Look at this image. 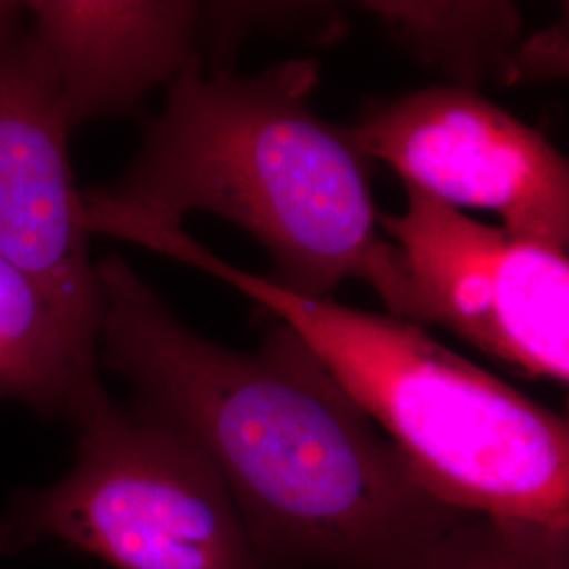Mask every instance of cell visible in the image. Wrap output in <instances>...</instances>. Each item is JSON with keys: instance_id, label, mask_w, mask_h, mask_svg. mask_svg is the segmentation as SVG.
Masks as SVG:
<instances>
[{"instance_id": "1", "label": "cell", "mask_w": 569, "mask_h": 569, "mask_svg": "<svg viewBox=\"0 0 569 569\" xmlns=\"http://www.w3.org/2000/svg\"><path fill=\"white\" fill-rule=\"evenodd\" d=\"M100 366L143 420L218 468L266 569H409L467 512L437 500L317 352L279 321L256 352L182 323L122 260L96 262Z\"/></svg>"}, {"instance_id": "2", "label": "cell", "mask_w": 569, "mask_h": 569, "mask_svg": "<svg viewBox=\"0 0 569 569\" xmlns=\"http://www.w3.org/2000/svg\"><path fill=\"white\" fill-rule=\"evenodd\" d=\"M319 74L317 60L258 74L188 66L121 178L82 192L87 230L127 239L204 211L262 244L266 279L284 291L323 300L361 281L422 326L403 256L378 226L369 161L312 108Z\"/></svg>"}, {"instance_id": "3", "label": "cell", "mask_w": 569, "mask_h": 569, "mask_svg": "<svg viewBox=\"0 0 569 569\" xmlns=\"http://www.w3.org/2000/svg\"><path fill=\"white\" fill-rule=\"evenodd\" d=\"M138 244L222 279L291 327L420 483L467 515L569 526V425L395 315L302 298L228 264L182 228Z\"/></svg>"}, {"instance_id": "4", "label": "cell", "mask_w": 569, "mask_h": 569, "mask_svg": "<svg viewBox=\"0 0 569 569\" xmlns=\"http://www.w3.org/2000/svg\"><path fill=\"white\" fill-rule=\"evenodd\" d=\"M74 467L0 512V557L42 542L114 569H266L213 462L108 397L79 422Z\"/></svg>"}, {"instance_id": "5", "label": "cell", "mask_w": 569, "mask_h": 569, "mask_svg": "<svg viewBox=\"0 0 569 569\" xmlns=\"http://www.w3.org/2000/svg\"><path fill=\"white\" fill-rule=\"evenodd\" d=\"M422 310L491 359L568 387V249L472 220L406 186V211H378Z\"/></svg>"}, {"instance_id": "6", "label": "cell", "mask_w": 569, "mask_h": 569, "mask_svg": "<svg viewBox=\"0 0 569 569\" xmlns=\"http://www.w3.org/2000/svg\"><path fill=\"white\" fill-rule=\"evenodd\" d=\"M367 161L453 209H481L509 232L568 249L569 163L549 138L479 93L437 84L371 103L345 127Z\"/></svg>"}, {"instance_id": "7", "label": "cell", "mask_w": 569, "mask_h": 569, "mask_svg": "<svg viewBox=\"0 0 569 569\" xmlns=\"http://www.w3.org/2000/svg\"><path fill=\"white\" fill-rule=\"evenodd\" d=\"M70 133L56 72L21 2H0V256L100 342L102 296Z\"/></svg>"}, {"instance_id": "8", "label": "cell", "mask_w": 569, "mask_h": 569, "mask_svg": "<svg viewBox=\"0 0 569 569\" xmlns=\"http://www.w3.org/2000/svg\"><path fill=\"white\" fill-rule=\"evenodd\" d=\"M21 9L56 72L70 131L136 110L201 61L203 2L32 0Z\"/></svg>"}, {"instance_id": "9", "label": "cell", "mask_w": 569, "mask_h": 569, "mask_svg": "<svg viewBox=\"0 0 569 569\" xmlns=\"http://www.w3.org/2000/svg\"><path fill=\"white\" fill-rule=\"evenodd\" d=\"M103 395L100 342L0 256V401L77 425Z\"/></svg>"}, {"instance_id": "10", "label": "cell", "mask_w": 569, "mask_h": 569, "mask_svg": "<svg viewBox=\"0 0 569 569\" xmlns=\"http://www.w3.org/2000/svg\"><path fill=\"white\" fill-rule=\"evenodd\" d=\"M357 7L382 21L416 60L468 89L500 84L523 39V16L507 0H367Z\"/></svg>"}, {"instance_id": "11", "label": "cell", "mask_w": 569, "mask_h": 569, "mask_svg": "<svg viewBox=\"0 0 569 569\" xmlns=\"http://www.w3.org/2000/svg\"><path fill=\"white\" fill-rule=\"evenodd\" d=\"M409 569H569V526L467 515Z\"/></svg>"}, {"instance_id": "12", "label": "cell", "mask_w": 569, "mask_h": 569, "mask_svg": "<svg viewBox=\"0 0 569 569\" xmlns=\"http://www.w3.org/2000/svg\"><path fill=\"white\" fill-rule=\"evenodd\" d=\"M342 13L323 2H203L199 51L204 68L232 70L239 44L264 32L342 34Z\"/></svg>"}, {"instance_id": "13", "label": "cell", "mask_w": 569, "mask_h": 569, "mask_svg": "<svg viewBox=\"0 0 569 569\" xmlns=\"http://www.w3.org/2000/svg\"><path fill=\"white\" fill-rule=\"evenodd\" d=\"M569 66L568 21L552 23L521 39L510 53L500 84L566 79Z\"/></svg>"}]
</instances>
